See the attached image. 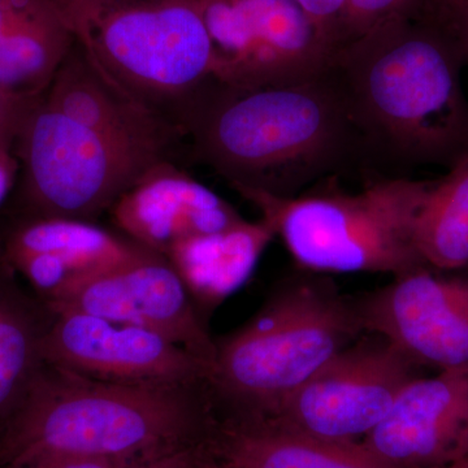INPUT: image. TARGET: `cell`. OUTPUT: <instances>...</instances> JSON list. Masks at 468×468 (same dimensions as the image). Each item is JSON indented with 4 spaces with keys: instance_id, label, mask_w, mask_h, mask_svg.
I'll return each mask as SVG.
<instances>
[{
    "instance_id": "2e32d148",
    "label": "cell",
    "mask_w": 468,
    "mask_h": 468,
    "mask_svg": "<svg viewBox=\"0 0 468 468\" xmlns=\"http://www.w3.org/2000/svg\"><path fill=\"white\" fill-rule=\"evenodd\" d=\"M220 468H392L362 441H335L275 421L218 418L208 439Z\"/></svg>"
},
{
    "instance_id": "d4e9b609",
    "label": "cell",
    "mask_w": 468,
    "mask_h": 468,
    "mask_svg": "<svg viewBox=\"0 0 468 468\" xmlns=\"http://www.w3.org/2000/svg\"><path fill=\"white\" fill-rule=\"evenodd\" d=\"M207 441L144 458L124 468H218Z\"/></svg>"
},
{
    "instance_id": "8992f818",
    "label": "cell",
    "mask_w": 468,
    "mask_h": 468,
    "mask_svg": "<svg viewBox=\"0 0 468 468\" xmlns=\"http://www.w3.org/2000/svg\"><path fill=\"white\" fill-rule=\"evenodd\" d=\"M433 181L383 178L358 193L300 194L280 198L233 187L251 202L288 249L314 273L402 276L427 264L415 232Z\"/></svg>"
},
{
    "instance_id": "603a6c76",
    "label": "cell",
    "mask_w": 468,
    "mask_h": 468,
    "mask_svg": "<svg viewBox=\"0 0 468 468\" xmlns=\"http://www.w3.org/2000/svg\"><path fill=\"white\" fill-rule=\"evenodd\" d=\"M418 15L443 34L463 67H468V0H426Z\"/></svg>"
},
{
    "instance_id": "3957f363",
    "label": "cell",
    "mask_w": 468,
    "mask_h": 468,
    "mask_svg": "<svg viewBox=\"0 0 468 468\" xmlns=\"http://www.w3.org/2000/svg\"><path fill=\"white\" fill-rule=\"evenodd\" d=\"M185 134L232 187L280 198L367 156L329 68L306 81L250 90L214 82Z\"/></svg>"
},
{
    "instance_id": "f546056e",
    "label": "cell",
    "mask_w": 468,
    "mask_h": 468,
    "mask_svg": "<svg viewBox=\"0 0 468 468\" xmlns=\"http://www.w3.org/2000/svg\"><path fill=\"white\" fill-rule=\"evenodd\" d=\"M437 468H468V457L460 458V460L452 461L451 463Z\"/></svg>"
},
{
    "instance_id": "83f0119b",
    "label": "cell",
    "mask_w": 468,
    "mask_h": 468,
    "mask_svg": "<svg viewBox=\"0 0 468 468\" xmlns=\"http://www.w3.org/2000/svg\"><path fill=\"white\" fill-rule=\"evenodd\" d=\"M155 457V455H154ZM150 458V457H147ZM144 460V458H140ZM140 460H81V458H50L7 468H124Z\"/></svg>"
},
{
    "instance_id": "f1b7e54d",
    "label": "cell",
    "mask_w": 468,
    "mask_h": 468,
    "mask_svg": "<svg viewBox=\"0 0 468 468\" xmlns=\"http://www.w3.org/2000/svg\"><path fill=\"white\" fill-rule=\"evenodd\" d=\"M14 147H0V206L7 199L18 175V162Z\"/></svg>"
},
{
    "instance_id": "4316f807",
    "label": "cell",
    "mask_w": 468,
    "mask_h": 468,
    "mask_svg": "<svg viewBox=\"0 0 468 468\" xmlns=\"http://www.w3.org/2000/svg\"><path fill=\"white\" fill-rule=\"evenodd\" d=\"M52 8V0H0V37Z\"/></svg>"
},
{
    "instance_id": "7c38bea8",
    "label": "cell",
    "mask_w": 468,
    "mask_h": 468,
    "mask_svg": "<svg viewBox=\"0 0 468 468\" xmlns=\"http://www.w3.org/2000/svg\"><path fill=\"white\" fill-rule=\"evenodd\" d=\"M365 334L380 335L415 365L468 366V273L421 267L356 300Z\"/></svg>"
},
{
    "instance_id": "cb8c5ba5",
    "label": "cell",
    "mask_w": 468,
    "mask_h": 468,
    "mask_svg": "<svg viewBox=\"0 0 468 468\" xmlns=\"http://www.w3.org/2000/svg\"><path fill=\"white\" fill-rule=\"evenodd\" d=\"M309 18L320 38L332 55L337 54L345 43L347 0H294Z\"/></svg>"
},
{
    "instance_id": "484cf974",
    "label": "cell",
    "mask_w": 468,
    "mask_h": 468,
    "mask_svg": "<svg viewBox=\"0 0 468 468\" xmlns=\"http://www.w3.org/2000/svg\"><path fill=\"white\" fill-rule=\"evenodd\" d=\"M34 100L17 97L0 88V147H14L18 129Z\"/></svg>"
},
{
    "instance_id": "4fadbf2b",
    "label": "cell",
    "mask_w": 468,
    "mask_h": 468,
    "mask_svg": "<svg viewBox=\"0 0 468 468\" xmlns=\"http://www.w3.org/2000/svg\"><path fill=\"white\" fill-rule=\"evenodd\" d=\"M467 439L464 366L409 381L362 443L392 468H437L463 458Z\"/></svg>"
},
{
    "instance_id": "5b68a950",
    "label": "cell",
    "mask_w": 468,
    "mask_h": 468,
    "mask_svg": "<svg viewBox=\"0 0 468 468\" xmlns=\"http://www.w3.org/2000/svg\"><path fill=\"white\" fill-rule=\"evenodd\" d=\"M77 45L126 95L185 125L217 80L192 0H52Z\"/></svg>"
},
{
    "instance_id": "277c9868",
    "label": "cell",
    "mask_w": 468,
    "mask_h": 468,
    "mask_svg": "<svg viewBox=\"0 0 468 468\" xmlns=\"http://www.w3.org/2000/svg\"><path fill=\"white\" fill-rule=\"evenodd\" d=\"M365 335L356 300L322 273L289 277L217 341L207 378L220 418L270 419L301 385Z\"/></svg>"
},
{
    "instance_id": "d6986e66",
    "label": "cell",
    "mask_w": 468,
    "mask_h": 468,
    "mask_svg": "<svg viewBox=\"0 0 468 468\" xmlns=\"http://www.w3.org/2000/svg\"><path fill=\"white\" fill-rule=\"evenodd\" d=\"M51 314L42 315L0 260V427L42 367L43 335Z\"/></svg>"
},
{
    "instance_id": "ac0fdd59",
    "label": "cell",
    "mask_w": 468,
    "mask_h": 468,
    "mask_svg": "<svg viewBox=\"0 0 468 468\" xmlns=\"http://www.w3.org/2000/svg\"><path fill=\"white\" fill-rule=\"evenodd\" d=\"M146 250L150 249L116 236L92 221L51 218H30L18 227L8 237L3 254L48 252L54 255L69 271L72 284L68 288H70L128 263Z\"/></svg>"
},
{
    "instance_id": "9a60e30c",
    "label": "cell",
    "mask_w": 468,
    "mask_h": 468,
    "mask_svg": "<svg viewBox=\"0 0 468 468\" xmlns=\"http://www.w3.org/2000/svg\"><path fill=\"white\" fill-rule=\"evenodd\" d=\"M43 98L81 124L168 159L178 135L184 134L178 126L116 88L76 42Z\"/></svg>"
},
{
    "instance_id": "52a82bcc",
    "label": "cell",
    "mask_w": 468,
    "mask_h": 468,
    "mask_svg": "<svg viewBox=\"0 0 468 468\" xmlns=\"http://www.w3.org/2000/svg\"><path fill=\"white\" fill-rule=\"evenodd\" d=\"M14 146L32 218L92 221L151 167L171 160L70 119L43 94L27 111Z\"/></svg>"
},
{
    "instance_id": "e0dca14e",
    "label": "cell",
    "mask_w": 468,
    "mask_h": 468,
    "mask_svg": "<svg viewBox=\"0 0 468 468\" xmlns=\"http://www.w3.org/2000/svg\"><path fill=\"white\" fill-rule=\"evenodd\" d=\"M275 230L264 218L176 242L165 255L203 319L249 282Z\"/></svg>"
},
{
    "instance_id": "30bf717a",
    "label": "cell",
    "mask_w": 468,
    "mask_h": 468,
    "mask_svg": "<svg viewBox=\"0 0 468 468\" xmlns=\"http://www.w3.org/2000/svg\"><path fill=\"white\" fill-rule=\"evenodd\" d=\"M50 311H80L165 335L209 367L217 341L206 320L165 255L146 250L141 257L70 286L52 301Z\"/></svg>"
},
{
    "instance_id": "6da1fadb",
    "label": "cell",
    "mask_w": 468,
    "mask_h": 468,
    "mask_svg": "<svg viewBox=\"0 0 468 468\" xmlns=\"http://www.w3.org/2000/svg\"><path fill=\"white\" fill-rule=\"evenodd\" d=\"M218 420L207 381L113 383L43 363L0 427V468L154 457L207 441Z\"/></svg>"
},
{
    "instance_id": "ffe728a7",
    "label": "cell",
    "mask_w": 468,
    "mask_h": 468,
    "mask_svg": "<svg viewBox=\"0 0 468 468\" xmlns=\"http://www.w3.org/2000/svg\"><path fill=\"white\" fill-rule=\"evenodd\" d=\"M75 45L57 7L0 37V88L23 98L48 90Z\"/></svg>"
},
{
    "instance_id": "8fae6325",
    "label": "cell",
    "mask_w": 468,
    "mask_h": 468,
    "mask_svg": "<svg viewBox=\"0 0 468 468\" xmlns=\"http://www.w3.org/2000/svg\"><path fill=\"white\" fill-rule=\"evenodd\" d=\"M50 314L42 343L46 365L113 383L207 381V365L156 332L80 311Z\"/></svg>"
},
{
    "instance_id": "7402d4cb",
    "label": "cell",
    "mask_w": 468,
    "mask_h": 468,
    "mask_svg": "<svg viewBox=\"0 0 468 468\" xmlns=\"http://www.w3.org/2000/svg\"><path fill=\"white\" fill-rule=\"evenodd\" d=\"M424 3L426 0H347L343 48L385 21L417 16Z\"/></svg>"
},
{
    "instance_id": "ba28073f",
    "label": "cell",
    "mask_w": 468,
    "mask_h": 468,
    "mask_svg": "<svg viewBox=\"0 0 468 468\" xmlns=\"http://www.w3.org/2000/svg\"><path fill=\"white\" fill-rule=\"evenodd\" d=\"M214 52V76L241 90L306 81L334 55L294 0H192Z\"/></svg>"
},
{
    "instance_id": "4dcf8cb0",
    "label": "cell",
    "mask_w": 468,
    "mask_h": 468,
    "mask_svg": "<svg viewBox=\"0 0 468 468\" xmlns=\"http://www.w3.org/2000/svg\"><path fill=\"white\" fill-rule=\"evenodd\" d=\"M464 457H468V439H467L466 452H464Z\"/></svg>"
},
{
    "instance_id": "44dd1931",
    "label": "cell",
    "mask_w": 468,
    "mask_h": 468,
    "mask_svg": "<svg viewBox=\"0 0 468 468\" xmlns=\"http://www.w3.org/2000/svg\"><path fill=\"white\" fill-rule=\"evenodd\" d=\"M421 260L439 271L468 266V153L433 181L415 232Z\"/></svg>"
},
{
    "instance_id": "5bb4252c",
    "label": "cell",
    "mask_w": 468,
    "mask_h": 468,
    "mask_svg": "<svg viewBox=\"0 0 468 468\" xmlns=\"http://www.w3.org/2000/svg\"><path fill=\"white\" fill-rule=\"evenodd\" d=\"M110 212L126 239L162 255L187 237L220 232L243 220L230 203L171 160L141 176Z\"/></svg>"
},
{
    "instance_id": "7a4b0ae2",
    "label": "cell",
    "mask_w": 468,
    "mask_h": 468,
    "mask_svg": "<svg viewBox=\"0 0 468 468\" xmlns=\"http://www.w3.org/2000/svg\"><path fill=\"white\" fill-rule=\"evenodd\" d=\"M463 64L431 21H385L347 43L332 75L367 155L451 168L468 153Z\"/></svg>"
},
{
    "instance_id": "9c48e42d",
    "label": "cell",
    "mask_w": 468,
    "mask_h": 468,
    "mask_svg": "<svg viewBox=\"0 0 468 468\" xmlns=\"http://www.w3.org/2000/svg\"><path fill=\"white\" fill-rule=\"evenodd\" d=\"M418 367L380 335H362L267 420L322 439L356 441L387 417L402 388L418 378Z\"/></svg>"
}]
</instances>
